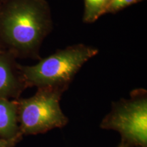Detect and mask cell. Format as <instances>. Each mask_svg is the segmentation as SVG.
I'll use <instances>...</instances> for the list:
<instances>
[{
  "mask_svg": "<svg viewBox=\"0 0 147 147\" xmlns=\"http://www.w3.org/2000/svg\"><path fill=\"white\" fill-rule=\"evenodd\" d=\"M100 127L118 131L120 147H147V91L133 90L129 99L113 102Z\"/></svg>",
  "mask_w": 147,
  "mask_h": 147,
  "instance_id": "3",
  "label": "cell"
},
{
  "mask_svg": "<svg viewBox=\"0 0 147 147\" xmlns=\"http://www.w3.org/2000/svg\"><path fill=\"white\" fill-rule=\"evenodd\" d=\"M53 27L46 0L0 1V45L16 58L41 59L40 47Z\"/></svg>",
  "mask_w": 147,
  "mask_h": 147,
  "instance_id": "1",
  "label": "cell"
},
{
  "mask_svg": "<svg viewBox=\"0 0 147 147\" xmlns=\"http://www.w3.org/2000/svg\"><path fill=\"white\" fill-rule=\"evenodd\" d=\"M15 59L11 53L0 50V98L17 100L27 88Z\"/></svg>",
  "mask_w": 147,
  "mask_h": 147,
  "instance_id": "5",
  "label": "cell"
},
{
  "mask_svg": "<svg viewBox=\"0 0 147 147\" xmlns=\"http://www.w3.org/2000/svg\"><path fill=\"white\" fill-rule=\"evenodd\" d=\"M98 52L94 47L77 44L40 59L36 65L18 67L27 87L52 88L65 92L82 66Z\"/></svg>",
  "mask_w": 147,
  "mask_h": 147,
  "instance_id": "2",
  "label": "cell"
},
{
  "mask_svg": "<svg viewBox=\"0 0 147 147\" xmlns=\"http://www.w3.org/2000/svg\"><path fill=\"white\" fill-rule=\"evenodd\" d=\"M4 1V0H0V1Z\"/></svg>",
  "mask_w": 147,
  "mask_h": 147,
  "instance_id": "11",
  "label": "cell"
},
{
  "mask_svg": "<svg viewBox=\"0 0 147 147\" xmlns=\"http://www.w3.org/2000/svg\"><path fill=\"white\" fill-rule=\"evenodd\" d=\"M119 147H120V146H119Z\"/></svg>",
  "mask_w": 147,
  "mask_h": 147,
  "instance_id": "13",
  "label": "cell"
},
{
  "mask_svg": "<svg viewBox=\"0 0 147 147\" xmlns=\"http://www.w3.org/2000/svg\"><path fill=\"white\" fill-rule=\"evenodd\" d=\"M144 1V0H138L139 2H140V1Z\"/></svg>",
  "mask_w": 147,
  "mask_h": 147,
  "instance_id": "10",
  "label": "cell"
},
{
  "mask_svg": "<svg viewBox=\"0 0 147 147\" xmlns=\"http://www.w3.org/2000/svg\"><path fill=\"white\" fill-rule=\"evenodd\" d=\"M18 123L16 100L0 98V138L5 140L21 139Z\"/></svg>",
  "mask_w": 147,
  "mask_h": 147,
  "instance_id": "6",
  "label": "cell"
},
{
  "mask_svg": "<svg viewBox=\"0 0 147 147\" xmlns=\"http://www.w3.org/2000/svg\"><path fill=\"white\" fill-rule=\"evenodd\" d=\"M63 93L59 89L38 88L33 96L16 100L18 123L22 135L45 134L67 124L68 119L60 106Z\"/></svg>",
  "mask_w": 147,
  "mask_h": 147,
  "instance_id": "4",
  "label": "cell"
},
{
  "mask_svg": "<svg viewBox=\"0 0 147 147\" xmlns=\"http://www.w3.org/2000/svg\"><path fill=\"white\" fill-rule=\"evenodd\" d=\"M21 139L5 140L0 138V147H14Z\"/></svg>",
  "mask_w": 147,
  "mask_h": 147,
  "instance_id": "9",
  "label": "cell"
},
{
  "mask_svg": "<svg viewBox=\"0 0 147 147\" xmlns=\"http://www.w3.org/2000/svg\"><path fill=\"white\" fill-rule=\"evenodd\" d=\"M108 0H84L82 20L86 23H94L100 16L106 14Z\"/></svg>",
  "mask_w": 147,
  "mask_h": 147,
  "instance_id": "7",
  "label": "cell"
},
{
  "mask_svg": "<svg viewBox=\"0 0 147 147\" xmlns=\"http://www.w3.org/2000/svg\"><path fill=\"white\" fill-rule=\"evenodd\" d=\"M108 1H109V2H110V1H111V0H108Z\"/></svg>",
  "mask_w": 147,
  "mask_h": 147,
  "instance_id": "12",
  "label": "cell"
},
{
  "mask_svg": "<svg viewBox=\"0 0 147 147\" xmlns=\"http://www.w3.org/2000/svg\"><path fill=\"white\" fill-rule=\"evenodd\" d=\"M138 2V0H111L108 3L106 14H115L127 7Z\"/></svg>",
  "mask_w": 147,
  "mask_h": 147,
  "instance_id": "8",
  "label": "cell"
}]
</instances>
